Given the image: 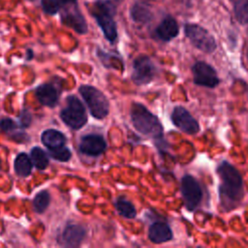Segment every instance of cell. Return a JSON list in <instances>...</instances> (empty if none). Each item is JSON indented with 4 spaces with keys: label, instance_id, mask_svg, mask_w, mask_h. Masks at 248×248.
Segmentation results:
<instances>
[{
    "label": "cell",
    "instance_id": "cell-1",
    "mask_svg": "<svg viewBox=\"0 0 248 248\" xmlns=\"http://www.w3.org/2000/svg\"><path fill=\"white\" fill-rule=\"evenodd\" d=\"M217 173L221 179L219 187L221 204L225 209H232L239 204L244 195L242 177L227 161H223L218 166Z\"/></svg>",
    "mask_w": 248,
    "mask_h": 248
},
{
    "label": "cell",
    "instance_id": "cell-2",
    "mask_svg": "<svg viewBox=\"0 0 248 248\" xmlns=\"http://www.w3.org/2000/svg\"><path fill=\"white\" fill-rule=\"evenodd\" d=\"M131 120L137 131L153 139H161L163 126L158 117L149 111L143 105L134 103L130 110Z\"/></svg>",
    "mask_w": 248,
    "mask_h": 248
},
{
    "label": "cell",
    "instance_id": "cell-3",
    "mask_svg": "<svg viewBox=\"0 0 248 248\" xmlns=\"http://www.w3.org/2000/svg\"><path fill=\"white\" fill-rule=\"evenodd\" d=\"M91 11L107 40L111 43L114 42L117 37V30L113 19L115 7L112 2L108 0L97 1L94 3Z\"/></svg>",
    "mask_w": 248,
    "mask_h": 248
},
{
    "label": "cell",
    "instance_id": "cell-4",
    "mask_svg": "<svg viewBox=\"0 0 248 248\" xmlns=\"http://www.w3.org/2000/svg\"><path fill=\"white\" fill-rule=\"evenodd\" d=\"M79 93L85 101L91 115L97 119L105 118L109 110V103L106 95L91 85H81Z\"/></svg>",
    "mask_w": 248,
    "mask_h": 248
},
{
    "label": "cell",
    "instance_id": "cell-5",
    "mask_svg": "<svg viewBox=\"0 0 248 248\" xmlns=\"http://www.w3.org/2000/svg\"><path fill=\"white\" fill-rule=\"evenodd\" d=\"M60 117L67 126L75 130L83 127L87 121L84 106L76 96H69L67 98V105L61 110Z\"/></svg>",
    "mask_w": 248,
    "mask_h": 248
},
{
    "label": "cell",
    "instance_id": "cell-6",
    "mask_svg": "<svg viewBox=\"0 0 248 248\" xmlns=\"http://www.w3.org/2000/svg\"><path fill=\"white\" fill-rule=\"evenodd\" d=\"M185 34L190 42L199 48L206 53L213 52L216 48V43L214 38L202 27L197 24H186Z\"/></svg>",
    "mask_w": 248,
    "mask_h": 248
},
{
    "label": "cell",
    "instance_id": "cell-7",
    "mask_svg": "<svg viewBox=\"0 0 248 248\" xmlns=\"http://www.w3.org/2000/svg\"><path fill=\"white\" fill-rule=\"evenodd\" d=\"M181 193L185 206L188 210L191 211L196 209L201 203L202 192L200 183L194 176L186 174L182 177Z\"/></svg>",
    "mask_w": 248,
    "mask_h": 248
},
{
    "label": "cell",
    "instance_id": "cell-8",
    "mask_svg": "<svg viewBox=\"0 0 248 248\" xmlns=\"http://www.w3.org/2000/svg\"><path fill=\"white\" fill-rule=\"evenodd\" d=\"M156 67L151 59L145 55H140L134 60L132 79L138 85L149 83L155 77Z\"/></svg>",
    "mask_w": 248,
    "mask_h": 248
},
{
    "label": "cell",
    "instance_id": "cell-9",
    "mask_svg": "<svg viewBox=\"0 0 248 248\" xmlns=\"http://www.w3.org/2000/svg\"><path fill=\"white\" fill-rule=\"evenodd\" d=\"M194 82L201 86L213 88L219 84V78L212 66L199 61L192 67Z\"/></svg>",
    "mask_w": 248,
    "mask_h": 248
},
{
    "label": "cell",
    "instance_id": "cell-10",
    "mask_svg": "<svg viewBox=\"0 0 248 248\" xmlns=\"http://www.w3.org/2000/svg\"><path fill=\"white\" fill-rule=\"evenodd\" d=\"M172 123L182 132L194 135L200 131L198 121L191 115V113L183 107H175L170 115Z\"/></svg>",
    "mask_w": 248,
    "mask_h": 248
},
{
    "label": "cell",
    "instance_id": "cell-11",
    "mask_svg": "<svg viewBox=\"0 0 248 248\" xmlns=\"http://www.w3.org/2000/svg\"><path fill=\"white\" fill-rule=\"evenodd\" d=\"M86 235V230L83 226L76 223L67 224L63 229L57 241L65 247H78L80 245Z\"/></svg>",
    "mask_w": 248,
    "mask_h": 248
},
{
    "label": "cell",
    "instance_id": "cell-12",
    "mask_svg": "<svg viewBox=\"0 0 248 248\" xmlns=\"http://www.w3.org/2000/svg\"><path fill=\"white\" fill-rule=\"evenodd\" d=\"M107 147V142L103 136L97 134L85 135L81 138L79 142V150L90 156H97L102 154Z\"/></svg>",
    "mask_w": 248,
    "mask_h": 248
},
{
    "label": "cell",
    "instance_id": "cell-13",
    "mask_svg": "<svg viewBox=\"0 0 248 248\" xmlns=\"http://www.w3.org/2000/svg\"><path fill=\"white\" fill-rule=\"evenodd\" d=\"M61 18L65 25L71 27L76 32L79 34H84L87 32L86 21L78 8L74 7L64 9L61 15Z\"/></svg>",
    "mask_w": 248,
    "mask_h": 248
},
{
    "label": "cell",
    "instance_id": "cell-14",
    "mask_svg": "<svg viewBox=\"0 0 248 248\" xmlns=\"http://www.w3.org/2000/svg\"><path fill=\"white\" fill-rule=\"evenodd\" d=\"M35 95L40 104L50 108L55 107L59 99L57 88L50 83L40 84L35 90Z\"/></svg>",
    "mask_w": 248,
    "mask_h": 248
},
{
    "label": "cell",
    "instance_id": "cell-15",
    "mask_svg": "<svg viewBox=\"0 0 248 248\" xmlns=\"http://www.w3.org/2000/svg\"><path fill=\"white\" fill-rule=\"evenodd\" d=\"M148 237L153 243H163L172 238V232L168 224L164 222L153 223L148 230Z\"/></svg>",
    "mask_w": 248,
    "mask_h": 248
},
{
    "label": "cell",
    "instance_id": "cell-16",
    "mask_svg": "<svg viewBox=\"0 0 248 248\" xmlns=\"http://www.w3.org/2000/svg\"><path fill=\"white\" fill-rule=\"evenodd\" d=\"M156 35L162 41L168 42L178 34V25L171 16L165 17L156 28Z\"/></svg>",
    "mask_w": 248,
    "mask_h": 248
},
{
    "label": "cell",
    "instance_id": "cell-17",
    "mask_svg": "<svg viewBox=\"0 0 248 248\" xmlns=\"http://www.w3.org/2000/svg\"><path fill=\"white\" fill-rule=\"evenodd\" d=\"M41 140L44 145L46 146L48 149L63 146L66 142L65 136L60 131L55 129H47L45 132H43Z\"/></svg>",
    "mask_w": 248,
    "mask_h": 248
},
{
    "label": "cell",
    "instance_id": "cell-18",
    "mask_svg": "<svg viewBox=\"0 0 248 248\" xmlns=\"http://www.w3.org/2000/svg\"><path fill=\"white\" fill-rule=\"evenodd\" d=\"M32 166L33 163L31 158H29V156L24 152L19 153L15 159L14 168L16 173L21 177H26L31 173Z\"/></svg>",
    "mask_w": 248,
    "mask_h": 248
},
{
    "label": "cell",
    "instance_id": "cell-19",
    "mask_svg": "<svg viewBox=\"0 0 248 248\" xmlns=\"http://www.w3.org/2000/svg\"><path fill=\"white\" fill-rule=\"evenodd\" d=\"M115 207L117 212L125 218L132 219V218H135L137 215V211L134 204L124 198L117 199L115 202Z\"/></svg>",
    "mask_w": 248,
    "mask_h": 248
},
{
    "label": "cell",
    "instance_id": "cell-20",
    "mask_svg": "<svg viewBox=\"0 0 248 248\" xmlns=\"http://www.w3.org/2000/svg\"><path fill=\"white\" fill-rule=\"evenodd\" d=\"M33 165L39 170H45L48 166V157L46 153L40 147H33L30 153Z\"/></svg>",
    "mask_w": 248,
    "mask_h": 248
},
{
    "label": "cell",
    "instance_id": "cell-21",
    "mask_svg": "<svg viewBox=\"0 0 248 248\" xmlns=\"http://www.w3.org/2000/svg\"><path fill=\"white\" fill-rule=\"evenodd\" d=\"M131 16L137 22L145 23L150 19L151 14L143 4L136 3L131 9Z\"/></svg>",
    "mask_w": 248,
    "mask_h": 248
},
{
    "label": "cell",
    "instance_id": "cell-22",
    "mask_svg": "<svg viewBox=\"0 0 248 248\" xmlns=\"http://www.w3.org/2000/svg\"><path fill=\"white\" fill-rule=\"evenodd\" d=\"M50 196L47 191L43 190L37 193L33 200V208L37 213H43L48 206Z\"/></svg>",
    "mask_w": 248,
    "mask_h": 248
},
{
    "label": "cell",
    "instance_id": "cell-23",
    "mask_svg": "<svg viewBox=\"0 0 248 248\" xmlns=\"http://www.w3.org/2000/svg\"><path fill=\"white\" fill-rule=\"evenodd\" d=\"M234 12L237 20L248 23V0H237L234 2Z\"/></svg>",
    "mask_w": 248,
    "mask_h": 248
},
{
    "label": "cell",
    "instance_id": "cell-24",
    "mask_svg": "<svg viewBox=\"0 0 248 248\" xmlns=\"http://www.w3.org/2000/svg\"><path fill=\"white\" fill-rule=\"evenodd\" d=\"M48 153L51 158L60 162H67L72 157V153L70 149L65 145L57 148H53V149H48Z\"/></svg>",
    "mask_w": 248,
    "mask_h": 248
},
{
    "label": "cell",
    "instance_id": "cell-25",
    "mask_svg": "<svg viewBox=\"0 0 248 248\" xmlns=\"http://www.w3.org/2000/svg\"><path fill=\"white\" fill-rule=\"evenodd\" d=\"M43 10L48 15H55L60 9V0H42Z\"/></svg>",
    "mask_w": 248,
    "mask_h": 248
},
{
    "label": "cell",
    "instance_id": "cell-26",
    "mask_svg": "<svg viewBox=\"0 0 248 248\" xmlns=\"http://www.w3.org/2000/svg\"><path fill=\"white\" fill-rule=\"evenodd\" d=\"M17 128V124L11 118H2L0 119V130L5 133H14Z\"/></svg>",
    "mask_w": 248,
    "mask_h": 248
},
{
    "label": "cell",
    "instance_id": "cell-27",
    "mask_svg": "<svg viewBox=\"0 0 248 248\" xmlns=\"http://www.w3.org/2000/svg\"><path fill=\"white\" fill-rule=\"evenodd\" d=\"M18 120H19V126L25 128V127H28L30 125L31 120H32V116H31V114L28 110H22L19 117H18Z\"/></svg>",
    "mask_w": 248,
    "mask_h": 248
},
{
    "label": "cell",
    "instance_id": "cell-28",
    "mask_svg": "<svg viewBox=\"0 0 248 248\" xmlns=\"http://www.w3.org/2000/svg\"><path fill=\"white\" fill-rule=\"evenodd\" d=\"M64 4L66 5H71V4H75L77 0H61Z\"/></svg>",
    "mask_w": 248,
    "mask_h": 248
},
{
    "label": "cell",
    "instance_id": "cell-29",
    "mask_svg": "<svg viewBox=\"0 0 248 248\" xmlns=\"http://www.w3.org/2000/svg\"><path fill=\"white\" fill-rule=\"evenodd\" d=\"M232 1L234 3V2H235V1H237V0H232Z\"/></svg>",
    "mask_w": 248,
    "mask_h": 248
},
{
    "label": "cell",
    "instance_id": "cell-30",
    "mask_svg": "<svg viewBox=\"0 0 248 248\" xmlns=\"http://www.w3.org/2000/svg\"><path fill=\"white\" fill-rule=\"evenodd\" d=\"M116 1H120V0H116Z\"/></svg>",
    "mask_w": 248,
    "mask_h": 248
}]
</instances>
